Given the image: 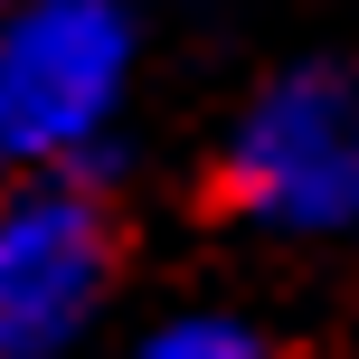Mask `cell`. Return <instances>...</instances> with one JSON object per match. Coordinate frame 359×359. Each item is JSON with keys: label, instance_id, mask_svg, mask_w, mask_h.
Masks as SVG:
<instances>
[{"label": "cell", "instance_id": "obj_1", "mask_svg": "<svg viewBox=\"0 0 359 359\" xmlns=\"http://www.w3.org/2000/svg\"><path fill=\"white\" fill-rule=\"evenodd\" d=\"M114 274V227L86 189L0 198V359H48L76 341Z\"/></svg>", "mask_w": 359, "mask_h": 359}, {"label": "cell", "instance_id": "obj_2", "mask_svg": "<svg viewBox=\"0 0 359 359\" xmlns=\"http://www.w3.org/2000/svg\"><path fill=\"white\" fill-rule=\"evenodd\" d=\"M341 142H350L341 114L274 104V114H265V133H255V151H246L255 198H265V208H293V180H322V208H350L359 180H350V151H341Z\"/></svg>", "mask_w": 359, "mask_h": 359}, {"label": "cell", "instance_id": "obj_3", "mask_svg": "<svg viewBox=\"0 0 359 359\" xmlns=\"http://www.w3.org/2000/svg\"><path fill=\"white\" fill-rule=\"evenodd\" d=\"M151 359H255V341L227 331V322H189V331H170V341H151Z\"/></svg>", "mask_w": 359, "mask_h": 359}]
</instances>
